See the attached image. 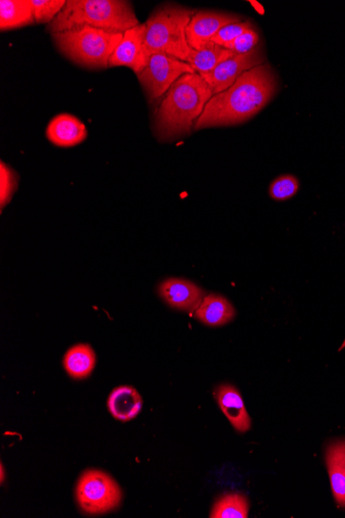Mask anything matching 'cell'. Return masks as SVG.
<instances>
[{
	"label": "cell",
	"instance_id": "1",
	"mask_svg": "<svg viewBox=\"0 0 345 518\" xmlns=\"http://www.w3.org/2000/svg\"><path fill=\"white\" fill-rule=\"evenodd\" d=\"M278 79L269 64L241 75L226 91L214 94L195 125L199 129L243 124L257 115L278 92Z\"/></svg>",
	"mask_w": 345,
	"mask_h": 518
},
{
	"label": "cell",
	"instance_id": "2",
	"mask_svg": "<svg viewBox=\"0 0 345 518\" xmlns=\"http://www.w3.org/2000/svg\"><path fill=\"white\" fill-rule=\"evenodd\" d=\"M206 81L199 74H186L175 82L155 116V135L161 141L189 135L213 97Z\"/></svg>",
	"mask_w": 345,
	"mask_h": 518
},
{
	"label": "cell",
	"instance_id": "3",
	"mask_svg": "<svg viewBox=\"0 0 345 518\" xmlns=\"http://www.w3.org/2000/svg\"><path fill=\"white\" fill-rule=\"evenodd\" d=\"M139 24L133 4L126 0H66L64 10L47 25V31L53 35L92 27L124 33Z\"/></svg>",
	"mask_w": 345,
	"mask_h": 518
},
{
	"label": "cell",
	"instance_id": "4",
	"mask_svg": "<svg viewBox=\"0 0 345 518\" xmlns=\"http://www.w3.org/2000/svg\"><path fill=\"white\" fill-rule=\"evenodd\" d=\"M195 13L196 11L178 4H165L151 13L145 22L144 50L147 57L167 54L186 63L192 51L186 29Z\"/></svg>",
	"mask_w": 345,
	"mask_h": 518
},
{
	"label": "cell",
	"instance_id": "5",
	"mask_svg": "<svg viewBox=\"0 0 345 518\" xmlns=\"http://www.w3.org/2000/svg\"><path fill=\"white\" fill-rule=\"evenodd\" d=\"M51 36L58 51L72 63L88 70H107L124 33L80 27Z\"/></svg>",
	"mask_w": 345,
	"mask_h": 518
},
{
	"label": "cell",
	"instance_id": "6",
	"mask_svg": "<svg viewBox=\"0 0 345 518\" xmlns=\"http://www.w3.org/2000/svg\"><path fill=\"white\" fill-rule=\"evenodd\" d=\"M122 496L119 484L101 470H86L75 487V499L82 513L87 515H102L119 509Z\"/></svg>",
	"mask_w": 345,
	"mask_h": 518
},
{
	"label": "cell",
	"instance_id": "7",
	"mask_svg": "<svg viewBox=\"0 0 345 518\" xmlns=\"http://www.w3.org/2000/svg\"><path fill=\"white\" fill-rule=\"evenodd\" d=\"M193 73L195 71L185 61L160 53L149 58L147 66L137 77L150 103H153L164 97L184 75Z\"/></svg>",
	"mask_w": 345,
	"mask_h": 518
},
{
	"label": "cell",
	"instance_id": "8",
	"mask_svg": "<svg viewBox=\"0 0 345 518\" xmlns=\"http://www.w3.org/2000/svg\"><path fill=\"white\" fill-rule=\"evenodd\" d=\"M264 56L260 48L246 54H234V56L217 66L209 74L199 75L209 85L213 94L223 92L230 88L234 82L244 73L255 66L264 65Z\"/></svg>",
	"mask_w": 345,
	"mask_h": 518
},
{
	"label": "cell",
	"instance_id": "9",
	"mask_svg": "<svg viewBox=\"0 0 345 518\" xmlns=\"http://www.w3.org/2000/svg\"><path fill=\"white\" fill-rule=\"evenodd\" d=\"M232 13L201 11L196 12L186 29V39L192 50L202 49L211 43L217 33L226 25L239 22Z\"/></svg>",
	"mask_w": 345,
	"mask_h": 518
},
{
	"label": "cell",
	"instance_id": "10",
	"mask_svg": "<svg viewBox=\"0 0 345 518\" xmlns=\"http://www.w3.org/2000/svg\"><path fill=\"white\" fill-rule=\"evenodd\" d=\"M145 23L124 32L123 39L116 48L109 67L127 66L137 75H140L149 63V57L144 50Z\"/></svg>",
	"mask_w": 345,
	"mask_h": 518
},
{
	"label": "cell",
	"instance_id": "11",
	"mask_svg": "<svg viewBox=\"0 0 345 518\" xmlns=\"http://www.w3.org/2000/svg\"><path fill=\"white\" fill-rule=\"evenodd\" d=\"M158 294L171 308L190 312H196L206 296L195 283L175 277L165 279L158 287Z\"/></svg>",
	"mask_w": 345,
	"mask_h": 518
},
{
	"label": "cell",
	"instance_id": "12",
	"mask_svg": "<svg viewBox=\"0 0 345 518\" xmlns=\"http://www.w3.org/2000/svg\"><path fill=\"white\" fill-rule=\"evenodd\" d=\"M48 140L59 147H73L81 145L87 138L84 124L75 116L61 113L49 122L46 129Z\"/></svg>",
	"mask_w": 345,
	"mask_h": 518
},
{
	"label": "cell",
	"instance_id": "13",
	"mask_svg": "<svg viewBox=\"0 0 345 518\" xmlns=\"http://www.w3.org/2000/svg\"><path fill=\"white\" fill-rule=\"evenodd\" d=\"M216 398L220 410L239 433H246L252 427V419L246 410L243 397L232 385H220L217 388Z\"/></svg>",
	"mask_w": 345,
	"mask_h": 518
},
{
	"label": "cell",
	"instance_id": "14",
	"mask_svg": "<svg viewBox=\"0 0 345 518\" xmlns=\"http://www.w3.org/2000/svg\"><path fill=\"white\" fill-rule=\"evenodd\" d=\"M143 408L141 394L134 387L115 388L108 399V408L116 420L128 422L139 415Z\"/></svg>",
	"mask_w": 345,
	"mask_h": 518
},
{
	"label": "cell",
	"instance_id": "15",
	"mask_svg": "<svg viewBox=\"0 0 345 518\" xmlns=\"http://www.w3.org/2000/svg\"><path fill=\"white\" fill-rule=\"evenodd\" d=\"M236 311L233 304L222 295H206L195 312L199 322L210 327L224 326L233 321Z\"/></svg>",
	"mask_w": 345,
	"mask_h": 518
},
{
	"label": "cell",
	"instance_id": "16",
	"mask_svg": "<svg viewBox=\"0 0 345 518\" xmlns=\"http://www.w3.org/2000/svg\"><path fill=\"white\" fill-rule=\"evenodd\" d=\"M36 23L31 0H2L0 2V31L23 29Z\"/></svg>",
	"mask_w": 345,
	"mask_h": 518
},
{
	"label": "cell",
	"instance_id": "17",
	"mask_svg": "<svg viewBox=\"0 0 345 518\" xmlns=\"http://www.w3.org/2000/svg\"><path fill=\"white\" fill-rule=\"evenodd\" d=\"M64 367L68 376L83 380L91 376L96 364V356L88 344H78L70 347L64 357Z\"/></svg>",
	"mask_w": 345,
	"mask_h": 518
},
{
	"label": "cell",
	"instance_id": "18",
	"mask_svg": "<svg viewBox=\"0 0 345 518\" xmlns=\"http://www.w3.org/2000/svg\"><path fill=\"white\" fill-rule=\"evenodd\" d=\"M326 461L335 500L345 507V441L328 448Z\"/></svg>",
	"mask_w": 345,
	"mask_h": 518
},
{
	"label": "cell",
	"instance_id": "19",
	"mask_svg": "<svg viewBox=\"0 0 345 518\" xmlns=\"http://www.w3.org/2000/svg\"><path fill=\"white\" fill-rule=\"evenodd\" d=\"M234 54L226 49L225 47L211 42L203 47L202 49L192 50L186 63L192 67L195 73L205 75L216 70L217 66L232 57Z\"/></svg>",
	"mask_w": 345,
	"mask_h": 518
},
{
	"label": "cell",
	"instance_id": "20",
	"mask_svg": "<svg viewBox=\"0 0 345 518\" xmlns=\"http://www.w3.org/2000/svg\"><path fill=\"white\" fill-rule=\"evenodd\" d=\"M250 510L247 497L240 493H227L219 497L211 510V518H246Z\"/></svg>",
	"mask_w": 345,
	"mask_h": 518
},
{
	"label": "cell",
	"instance_id": "21",
	"mask_svg": "<svg viewBox=\"0 0 345 518\" xmlns=\"http://www.w3.org/2000/svg\"><path fill=\"white\" fill-rule=\"evenodd\" d=\"M66 4V0H31L36 23L49 25L64 10Z\"/></svg>",
	"mask_w": 345,
	"mask_h": 518
},
{
	"label": "cell",
	"instance_id": "22",
	"mask_svg": "<svg viewBox=\"0 0 345 518\" xmlns=\"http://www.w3.org/2000/svg\"><path fill=\"white\" fill-rule=\"evenodd\" d=\"M299 189V180L293 175H282L278 177L269 188V195L275 201H287L291 199Z\"/></svg>",
	"mask_w": 345,
	"mask_h": 518
},
{
	"label": "cell",
	"instance_id": "23",
	"mask_svg": "<svg viewBox=\"0 0 345 518\" xmlns=\"http://www.w3.org/2000/svg\"><path fill=\"white\" fill-rule=\"evenodd\" d=\"M0 203L2 209L8 206L18 187V177L15 171L4 162L0 163Z\"/></svg>",
	"mask_w": 345,
	"mask_h": 518
},
{
	"label": "cell",
	"instance_id": "24",
	"mask_svg": "<svg viewBox=\"0 0 345 518\" xmlns=\"http://www.w3.org/2000/svg\"><path fill=\"white\" fill-rule=\"evenodd\" d=\"M251 29H252V25L250 22H239L226 25L217 33L211 42L225 47Z\"/></svg>",
	"mask_w": 345,
	"mask_h": 518
},
{
	"label": "cell",
	"instance_id": "25",
	"mask_svg": "<svg viewBox=\"0 0 345 518\" xmlns=\"http://www.w3.org/2000/svg\"><path fill=\"white\" fill-rule=\"evenodd\" d=\"M260 42V36L257 31L252 29L248 30L233 42L225 46L226 49L232 51L234 54H246L253 51L258 48Z\"/></svg>",
	"mask_w": 345,
	"mask_h": 518
},
{
	"label": "cell",
	"instance_id": "26",
	"mask_svg": "<svg viewBox=\"0 0 345 518\" xmlns=\"http://www.w3.org/2000/svg\"><path fill=\"white\" fill-rule=\"evenodd\" d=\"M0 471H2V480H0V482H2V484H4L5 474H4V467L3 463H2V465H0Z\"/></svg>",
	"mask_w": 345,
	"mask_h": 518
}]
</instances>
